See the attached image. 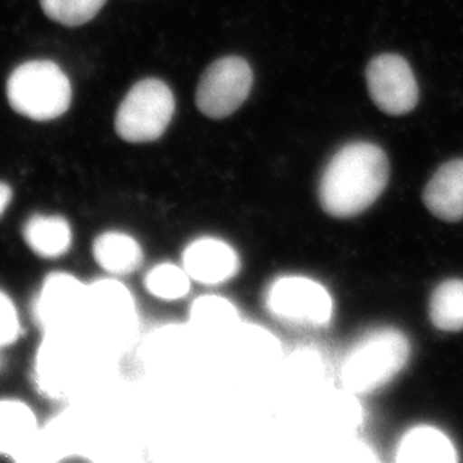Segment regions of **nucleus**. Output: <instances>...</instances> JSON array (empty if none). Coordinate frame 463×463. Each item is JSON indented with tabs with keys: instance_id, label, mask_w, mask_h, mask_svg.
I'll return each instance as SVG.
<instances>
[{
	"instance_id": "obj_3",
	"label": "nucleus",
	"mask_w": 463,
	"mask_h": 463,
	"mask_svg": "<svg viewBox=\"0 0 463 463\" xmlns=\"http://www.w3.org/2000/svg\"><path fill=\"white\" fill-rule=\"evenodd\" d=\"M6 95L14 111L36 122H49L70 109L72 88L54 61H32L9 75Z\"/></svg>"
},
{
	"instance_id": "obj_16",
	"label": "nucleus",
	"mask_w": 463,
	"mask_h": 463,
	"mask_svg": "<svg viewBox=\"0 0 463 463\" xmlns=\"http://www.w3.org/2000/svg\"><path fill=\"white\" fill-rule=\"evenodd\" d=\"M35 412L22 401H0V455H15L35 437Z\"/></svg>"
},
{
	"instance_id": "obj_9",
	"label": "nucleus",
	"mask_w": 463,
	"mask_h": 463,
	"mask_svg": "<svg viewBox=\"0 0 463 463\" xmlns=\"http://www.w3.org/2000/svg\"><path fill=\"white\" fill-rule=\"evenodd\" d=\"M86 298L88 287L75 276L52 273L36 298V318L50 332L68 327L75 319L84 318Z\"/></svg>"
},
{
	"instance_id": "obj_22",
	"label": "nucleus",
	"mask_w": 463,
	"mask_h": 463,
	"mask_svg": "<svg viewBox=\"0 0 463 463\" xmlns=\"http://www.w3.org/2000/svg\"><path fill=\"white\" fill-rule=\"evenodd\" d=\"M11 200H13V189L6 184H0V216L5 213V210L8 209Z\"/></svg>"
},
{
	"instance_id": "obj_13",
	"label": "nucleus",
	"mask_w": 463,
	"mask_h": 463,
	"mask_svg": "<svg viewBox=\"0 0 463 463\" xmlns=\"http://www.w3.org/2000/svg\"><path fill=\"white\" fill-rule=\"evenodd\" d=\"M50 337L45 342L40 357L41 378L45 384L49 383L52 387L65 385L84 367V351L80 348L77 342H70L66 337Z\"/></svg>"
},
{
	"instance_id": "obj_20",
	"label": "nucleus",
	"mask_w": 463,
	"mask_h": 463,
	"mask_svg": "<svg viewBox=\"0 0 463 463\" xmlns=\"http://www.w3.org/2000/svg\"><path fill=\"white\" fill-rule=\"evenodd\" d=\"M191 321L197 327L223 328L230 327L239 321L236 307L227 298L219 296H204L194 302L191 307Z\"/></svg>"
},
{
	"instance_id": "obj_10",
	"label": "nucleus",
	"mask_w": 463,
	"mask_h": 463,
	"mask_svg": "<svg viewBox=\"0 0 463 463\" xmlns=\"http://www.w3.org/2000/svg\"><path fill=\"white\" fill-rule=\"evenodd\" d=\"M184 269L195 282L219 285L239 273L241 260L227 241L204 237L193 241L184 250Z\"/></svg>"
},
{
	"instance_id": "obj_18",
	"label": "nucleus",
	"mask_w": 463,
	"mask_h": 463,
	"mask_svg": "<svg viewBox=\"0 0 463 463\" xmlns=\"http://www.w3.org/2000/svg\"><path fill=\"white\" fill-rule=\"evenodd\" d=\"M188 271L175 264H159L146 276V288L162 300H179L191 291Z\"/></svg>"
},
{
	"instance_id": "obj_15",
	"label": "nucleus",
	"mask_w": 463,
	"mask_h": 463,
	"mask_svg": "<svg viewBox=\"0 0 463 463\" xmlns=\"http://www.w3.org/2000/svg\"><path fill=\"white\" fill-rule=\"evenodd\" d=\"M98 264L113 275H129L141 266L143 250L134 237L125 232H109L93 243Z\"/></svg>"
},
{
	"instance_id": "obj_11",
	"label": "nucleus",
	"mask_w": 463,
	"mask_h": 463,
	"mask_svg": "<svg viewBox=\"0 0 463 463\" xmlns=\"http://www.w3.org/2000/svg\"><path fill=\"white\" fill-rule=\"evenodd\" d=\"M424 206L446 222L463 219V159H453L438 168L423 193Z\"/></svg>"
},
{
	"instance_id": "obj_5",
	"label": "nucleus",
	"mask_w": 463,
	"mask_h": 463,
	"mask_svg": "<svg viewBox=\"0 0 463 463\" xmlns=\"http://www.w3.org/2000/svg\"><path fill=\"white\" fill-rule=\"evenodd\" d=\"M254 72L243 57L227 56L213 61L198 83L195 102L210 118H225L250 97Z\"/></svg>"
},
{
	"instance_id": "obj_7",
	"label": "nucleus",
	"mask_w": 463,
	"mask_h": 463,
	"mask_svg": "<svg viewBox=\"0 0 463 463\" xmlns=\"http://www.w3.org/2000/svg\"><path fill=\"white\" fill-rule=\"evenodd\" d=\"M367 89L376 107L390 114L410 113L419 102V86L411 66L399 54H381L366 70Z\"/></svg>"
},
{
	"instance_id": "obj_19",
	"label": "nucleus",
	"mask_w": 463,
	"mask_h": 463,
	"mask_svg": "<svg viewBox=\"0 0 463 463\" xmlns=\"http://www.w3.org/2000/svg\"><path fill=\"white\" fill-rule=\"evenodd\" d=\"M43 11L52 22L68 27L81 26L95 18L107 0H40Z\"/></svg>"
},
{
	"instance_id": "obj_4",
	"label": "nucleus",
	"mask_w": 463,
	"mask_h": 463,
	"mask_svg": "<svg viewBox=\"0 0 463 463\" xmlns=\"http://www.w3.org/2000/svg\"><path fill=\"white\" fill-rule=\"evenodd\" d=\"M175 111V95L164 81L141 80L118 105L114 127L128 143H152L164 136Z\"/></svg>"
},
{
	"instance_id": "obj_14",
	"label": "nucleus",
	"mask_w": 463,
	"mask_h": 463,
	"mask_svg": "<svg viewBox=\"0 0 463 463\" xmlns=\"http://www.w3.org/2000/svg\"><path fill=\"white\" fill-rule=\"evenodd\" d=\"M24 241L36 255L43 258H59L72 245V230L61 216L36 214L24 227Z\"/></svg>"
},
{
	"instance_id": "obj_12",
	"label": "nucleus",
	"mask_w": 463,
	"mask_h": 463,
	"mask_svg": "<svg viewBox=\"0 0 463 463\" xmlns=\"http://www.w3.org/2000/svg\"><path fill=\"white\" fill-rule=\"evenodd\" d=\"M396 462L453 463L459 460L450 438L432 426L410 429L396 447Z\"/></svg>"
},
{
	"instance_id": "obj_6",
	"label": "nucleus",
	"mask_w": 463,
	"mask_h": 463,
	"mask_svg": "<svg viewBox=\"0 0 463 463\" xmlns=\"http://www.w3.org/2000/svg\"><path fill=\"white\" fill-rule=\"evenodd\" d=\"M270 314L289 323L323 327L333 317L332 296L323 285L305 276H284L266 293Z\"/></svg>"
},
{
	"instance_id": "obj_1",
	"label": "nucleus",
	"mask_w": 463,
	"mask_h": 463,
	"mask_svg": "<svg viewBox=\"0 0 463 463\" xmlns=\"http://www.w3.org/2000/svg\"><path fill=\"white\" fill-rule=\"evenodd\" d=\"M390 162L371 143H351L330 159L319 182V203L333 218H353L371 207L389 184Z\"/></svg>"
},
{
	"instance_id": "obj_8",
	"label": "nucleus",
	"mask_w": 463,
	"mask_h": 463,
	"mask_svg": "<svg viewBox=\"0 0 463 463\" xmlns=\"http://www.w3.org/2000/svg\"><path fill=\"white\" fill-rule=\"evenodd\" d=\"M83 319H89L99 336L118 341L136 327V300L118 280H97L88 287Z\"/></svg>"
},
{
	"instance_id": "obj_21",
	"label": "nucleus",
	"mask_w": 463,
	"mask_h": 463,
	"mask_svg": "<svg viewBox=\"0 0 463 463\" xmlns=\"http://www.w3.org/2000/svg\"><path fill=\"white\" fill-rule=\"evenodd\" d=\"M20 335V321L13 300L0 291V348L11 345Z\"/></svg>"
},
{
	"instance_id": "obj_2",
	"label": "nucleus",
	"mask_w": 463,
	"mask_h": 463,
	"mask_svg": "<svg viewBox=\"0 0 463 463\" xmlns=\"http://www.w3.org/2000/svg\"><path fill=\"white\" fill-rule=\"evenodd\" d=\"M410 354V341L398 328L372 330L346 353L341 366L342 384L355 394L373 393L402 371Z\"/></svg>"
},
{
	"instance_id": "obj_17",
	"label": "nucleus",
	"mask_w": 463,
	"mask_h": 463,
	"mask_svg": "<svg viewBox=\"0 0 463 463\" xmlns=\"http://www.w3.org/2000/svg\"><path fill=\"white\" fill-rule=\"evenodd\" d=\"M429 315L439 330H463V280L450 279L438 285L430 298Z\"/></svg>"
}]
</instances>
